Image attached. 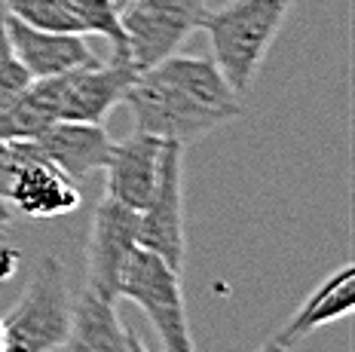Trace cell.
Returning <instances> with one entry per match:
<instances>
[{"instance_id":"7402d4cb","label":"cell","mask_w":355,"mask_h":352,"mask_svg":"<svg viewBox=\"0 0 355 352\" xmlns=\"http://www.w3.org/2000/svg\"><path fill=\"white\" fill-rule=\"evenodd\" d=\"M138 352H150V349H147V346H144V343H141V349H138Z\"/></svg>"},{"instance_id":"277c9868","label":"cell","mask_w":355,"mask_h":352,"mask_svg":"<svg viewBox=\"0 0 355 352\" xmlns=\"http://www.w3.org/2000/svg\"><path fill=\"white\" fill-rule=\"evenodd\" d=\"M73 300L68 291L64 263L46 254L37 263L19 303L6 313V352H53L68 340Z\"/></svg>"},{"instance_id":"44dd1931","label":"cell","mask_w":355,"mask_h":352,"mask_svg":"<svg viewBox=\"0 0 355 352\" xmlns=\"http://www.w3.org/2000/svg\"><path fill=\"white\" fill-rule=\"evenodd\" d=\"M114 3H116V10H123V6H129L132 0H114Z\"/></svg>"},{"instance_id":"9c48e42d","label":"cell","mask_w":355,"mask_h":352,"mask_svg":"<svg viewBox=\"0 0 355 352\" xmlns=\"http://www.w3.org/2000/svg\"><path fill=\"white\" fill-rule=\"evenodd\" d=\"M16 150V172L10 181V193H6V205L25 218H64L80 209V190L64 172L49 166L46 159H37L25 150L21 141H10Z\"/></svg>"},{"instance_id":"d6986e66","label":"cell","mask_w":355,"mask_h":352,"mask_svg":"<svg viewBox=\"0 0 355 352\" xmlns=\"http://www.w3.org/2000/svg\"><path fill=\"white\" fill-rule=\"evenodd\" d=\"M257 352H291V349H288L285 343H279L276 337H272V340H270V343H263V346L257 349Z\"/></svg>"},{"instance_id":"e0dca14e","label":"cell","mask_w":355,"mask_h":352,"mask_svg":"<svg viewBox=\"0 0 355 352\" xmlns=\"http://www.w3.org/2000/svg\"><path fill=\"white\" fill-rule=\"evenodd\" d=\"M6 25H10V10H6V3L0 0V62L12 58V49H10V31H6Z\"/></svg>"},{"instance_id":"8992f818","label":"cell","mask_w":355,"mask_h":352,"mask_svg":"<svg viewBox=\"0 0 355 352\" xmlns=\"http://www.w3.org/2000/svg\"><path fill=\"white\" fill-rule=\"evenodd\" d=\"M205 0H132L120 10L125 49L138 71L178 53L184 40L202 25Z\"/></svg>"},{"instance_id":"3957f363","label":"cell","mask_w":355,"mask_h":352,"mask_svg":"<svg viewBox=\"0 0 355 352\" xmlns=\"http://www.w3.org/2000/svg\"><path fill=\"white\" fill-rule=\"evenodd\" d=\"M135 77L138 68L129 58H110L95 68H73L55 77L31 80L21 101L43 126L55 120L101 123L116 105H123V95Z\"/></svg>"},{"instance_id":"7a4b0ae2","label":"cell","mask_w":355,"mask_h":352,"mask_svg":"<svg viewBox=\"0 0 355 352\" xmlns=\"http://www.w3.org/2000/svg\"><path fill=\"white\" fill-rule=\"evenodd\" d=\"M294 0H230L220 10H205L202 31L211 40V58L239 95L248 92L270 53Z\"/></svg>"},{"instance_id":"2e32d148","label":"cell","mask_w":355,"mask_h":352,"mask_svg":"<svg viewBox=\"0 0 355 352\" xmlns=\"http://www.w3.org/2000/svg\"><path fill=\"white\" fill-rule=\"evenodd\" d=\"M16 166H19V159H16L12 144L0 141V202H6V193H10V181H12Z\"/></svg>"},{"instance_id":"30bf717a","label":"cell","mask_w":355,"mask_h":352,"mask_svg":"<svg viewBox=\"0 0 355 352\" xmlns=\"http://www.w3.org/2000/svg\"><path fill=\"white\" fill-rule=\"evenodd\" d=\"M25 150L37 159H46L68 178H86L92 172H101L110 153V135L101 123H71L55 120L43 126L34 138H25Z\"/></svg>"},{"instance_id":"5bb4252c","label":"cell","mask_w":355,"mask_h":352,"mask_svg":"<svg viewBox=\"0 0 355 352\" xmlns=\"http://www.w3.org/2000/svg\"><path fill=\"white\" fill-rule=\"evenodd\" d=\"M132 328H125L116 315L114 303L98 300L83 291L73 303V319L68 340L62 343L64 352H129Z\"/></svg>"},{"instance_id":"7c38bea8","label":"cell","mask_w":355,"mask_h":352,"mask_svg":"<svg viewBox=\"0 0 355 352\" xmlns=\"http://www.w3.org/2000/svg\"><path fill=\"white\" fill-rule=\"evenodd\" d=\"M162 144L166 141H159L157 135H147V132H138V129L110 144L107 163H105V172H107L105 196L141 211L144 202L153 193V184H157Z\"/></svg>"},{"instance_id":"52a82bcc","label":"cell","mask_w":355,"mask_h":352,"mask_svg":"<svg viewBox=\"0 0 355 352\" xmlns=\"http://www.w3.org/2000/svg\"><path fill=\"white\" fill-rule=\"evenodd\" d=\"M138 248L159 254L168 267H184V148L166 141L159 153L157 184L138 211Z\"/></svg>"},{"instance_id":"4fadbf2b","label":"cell","mask_w":355,"mask_h":352,"mask_svg":"<svg viewBox=\"0 0 355 352\" xmlns=\"http://www.w3.org/2000/svg\"><path fill=\"white\" fill-rule=\"evenodd\" d=\"M352 306H355V267L352 263H343L337 273H331L313 294L303 300V306L291 315V322H288L282 331L276 334V340L291 349L297 340L319 331L322 325L346 319L352 313Z\"/></svg>"},{"instance_id":"9a60e30c","label":"cell","mask_w":355,"mask_h":352,"mask_svg":"<svg viewBox=\"0 0 355 352\" xmlns=\"http://www.w3.org/2000/svg\"><path fill=\"white\" fill-rule=\"evenodd\" d=\"M28 83H31V77H28V71L21 68L16 58L0 62V111H3V107H10L12 101H16L19 95L28 89Z\"/></svg>"},{"instance_id":"5b68a950","label":"cell","mask_w":355,"mask_h":352,"mask_svg":"<svg viewBox=\"0 0 355 352\" xmlns=\"http://www.w3.org/2000/svg\"><path fill=\"white\" fill-rule=\"evenodd\" d=\"M120 297L132 300L150 319L166 352H196L184 306L181 270L168 267L159 254L135 248L123 270Z\"/></svg>"},{"instance_id":"6da1fadb","label":"cell","mask_w":355,"mask_h":352,"mask_svg":"<svg viewBox=\"0 0 355 352\" xmlns=\"http://www.w3.org/2000/svg\"><path fill=\"white\" fill-rule=\"evenodd\" d=\"M138 132L187 148L242 114V95L230 86L214 58L166 55L141 68L123 95Z\"/></svg>"},{"instance_id":"ffe728a7","label":"cell","mask_w":355,"mask_h":352,"mask_svg":"<svg viewBox=\"0 0 355 352\" xmlns=\"http://www.w3.org/2000/svg\"><path fill=\"white\" fill-rule=\"evenodd\" d=\"M0 352H6V328H3V319H0Z\"/></svg>"},{"instance_id":"ba28073f","label":"cell","mask_w":355,"mask_h":352,"mask_svg":"<svg viewBox=\"0 0 355 352\" xmlns=\"http://www.w3.org/2000/svg\"><path fill=\"white\" fill-rule=\"evenodd\" d=\"M138 248V211L105 196L95 205L86 242V291L98 300H120V279Z\"/></svg>"},{"instance_id":"ac0fdd59","label":"cell","mask_w":355,"mask_h":352,"mask_svg":"<svg viewBox=\"0 0 355 352\" xmlns=\"http://www.w3.org/2000/svg\"><path fill=\"white\" fill-rule=\"evenodd\" d=\"M10 218H12L10 205H6V202H0V242L6 239V227H10Z\"/></svg>"},{"instance_id":"8fae6325","label":"cell","mask_w":355,"mask_h":352,"mask_svg":"<svg viewBox=\"0 0 355 352\" xmlns=\"http://www.w3.org/2000/svg\"><path fill=\"white\" fill-rule=\"evenodd\" d=\"M10 49L12 58L28 71L31 80L55 77L73 68H95L101 58L89 49L83 34H68V31H43L31 28L16 16H10Z\"/></svg>"}]
</instances>
